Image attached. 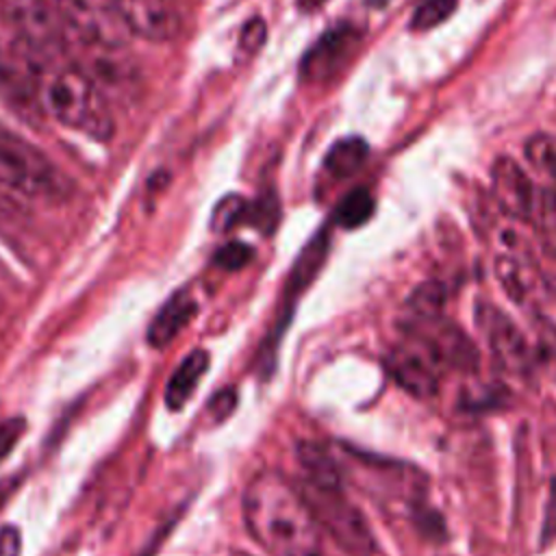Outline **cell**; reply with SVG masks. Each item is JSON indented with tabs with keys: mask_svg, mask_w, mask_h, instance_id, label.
Listing matches in <instances>:
<instances>
[{
	"mask_svg": "<svg viewBox=\"0 0 556 556\" xmlns=\"http://www.w3.org/2000/svg\"><path fill=\"white\" fill-rule=\"evenodd\" d=\"M0 17L35 70L67 59L65 35L46 0H0Z\"/></svg>",
	"mask_w": 556,
	"mask_h": 556,
	"instance_id": "5b68a950",
	"label": "cell"
},
{
	"mask_svg": "<svg viewBox=\"0 0 556 556\" xmlns=\"http://www.w3.org/2000/svg\"><path fill=\"white\" fill-rule=\"evenodd\" d=\"M24 430H26V421L22 417L0 421V463L13 452V447L22 439Z\"/></svg>",
	"mask_w": 556,
	"mask_h": 556,
	"instance_id": "7402d4cb",
	"label": "cell"
},
{
	"mask_svg": "<svg viewBox=\"0 0 556 556\" xmlns=\"http://www.w3.org/2000/svg\"><path fill=\"white\" fill-rule=\"evenodd\" d=\"M0 182L33 200H63L67 176L26 137L0 122Z\"/></svg>",
	"mask_w": 556,
	"mask_h": 556,
	"instance_id": "3957f363",
	"label": "cell"
},
{
	"mask_svg": "<svg viewBox=\"0 0 556 556\" xmlns=\"http://www.w3.org/2000/svg\"><path fill=\"white\" fill-rule=\"evenodd\" d=\"M211 356L206 350H193L185 361L174 369L167 387H165V404L169 410H180L189 397L193 395L198 382L206 374Z\"/></svg>",
	"mask_w": 556,
	"mask_h": 556,
	"instance_id": "5bb4252c",
	"label": "cell"
},
{
	"mask_svg": "<svg viewBox=\"0 0 556 556\" xmlns=\"http://www.w3.org/2000/svg\"><path fill=\"white\" fill-rule=\"evenodd\" d=\"M552 250H554V254H556V228H554V235H552Z\"/></svg>",
	"mask_w": 556,
	"mask_h": 556,
	"instance_id": "4dcf8cb0",
	"label": "cell"
},
{
	"mask_svg": "<svg viewBox=\"0 0 556 556\" xmlns=\"http://www.w3.org/2000/svg\"><path fill=\"white\" fill-rule=\"evenodd\" d=\"M20 215V204L13 195V191L0 182V226L15 222Z\"/></svg>",
	"mask_w": 556,
	"mask_h": 556,
	"instance_id": "4316f807",
	"label": "cell"
},
{
	"mask_svg": "<svg viewBox=\"0 0 556 556\" xmlns=\"http://www.w3.org/2000/svg\"><path fill=\"white\" fill-rule=\"evenodd\" d=\"M302 2V7H306V9H311V7H317L319 2H324V0H300Z\"/></svg>",
	"mask_w": 556,
	"mask_h": 556,
	"instance_id": "f1b7e54d",
	"label": "cell"
},
{
	"mask_svg": "<svg viewBox=\"0 0 556 556\" xmlns=\"http://www.w3.org/2000/svg\"><path fill=\"white\" fill-rule=\"evenodd\" d=\"M250 258H252V248L241 241H230V243L222 245L215 254V263L228 271L245 267L250 263Z\"/></svg>",
	"mask_w": 556,
	"mask_h": 556,
	"instance_id": "44dd1931",
	"label": "cell"
},
{
	"mask_svg": "<svg viewBox=\"0 0 556 556\" xmlns=\"http://www.w3.org/2000/svg\"><path fill=\"white\" fill-rule=\"evenodd\" d=\"M22 554V534L15 526L0 528V556H20Z\"/></svg>",
	"mask_w": 556,
	"mask_h": 556,
	"instance_id": "484cf974",
	"label": "cell"
},
{
	"mask_svg": "<svg viewBox=\"0 0 556 556\" xmlns=\"http://www.w3.org/2000/svg\"><path fill=\"white\" fill-rule=\"evenodd\" d=\"M37 96L43 111L61 126L93 141L115 132L111 109L87 70L65 61L37 70Z\"/></svg>",
	"mask_w": 556,
	"mask_h": 556,
	"instance_id": "7a4b0ae2",
	"label": "cell"
},
{
	"mask_svg": "<svg viewBox=\"0 0 556 556\" xmlns=\"http://www.w3.org/2000/svg\"><path fill=\"white\" fill-rule=\"evenodd\" d=\"M371 7H384L389 0H367Z\"/></svg>",
	"mask_w": 556,
	"mask_h": 556,
	"instance_id": "f546056e",
	"label": "cell"
},
{
	"mask_svg": "<svg viewBox=\"0 0 556 556\" xmlns=\"http://www.w3.org/2000/svg\"><path fill=\"white\" fill-rule=\"evenodd\" d=\"M265 41V22L263 20H250L241 33V48L252 54L261 43Z\"/></svg>",
	"mask_w": 556,
	"mask_h": 556,
	"instance_id": "cb8c5ba5",
	"label": "cell"
},
{
	"mask_svg": "<svg viewBox=\"0 0 556 556\" xmlns=\"http://www.w3.org/2000/svg\"><path fill=\"white\" fill-rule=\"evenodd\" d=\"M476 324L502 369L513 376H528L532 371L530 345L506 313L489 302H480L476 308Z\"/></svg>",
	"mask_w": 556,
	"mask_h": 556,
	"instance_id": "52a82bcc",
	"label": "cell"
},
{
	"mask_svg": "<svg viewBox=\"0 0 556 556\" xmlns=\"http://www.w3.org/2000/svg\"><path fill=\"white\" fill-rule=\"evenodd\" d=\"M243 519L252 539L269 556H324V530L306 497L274 469H263L248 482Z\"/></svg>",
	"mask_w": 556,
	"mask_h": 556,
	"instance_id": "6da1fadb",
	"label": "cell"
},
{
	"mask_svg": "<svg viewBox=\"0 0 556 556\" xmlns=\"http://www.w3.org/2000/svg\"><path fill=\"white\" fill-rule=\"evenodd\" d=\"M458 0H415L408 28L415 33H426L439 24H443L454 11Z\"/></svg>",
	"mask_w": 556,
	"mask_h": 556,
	"instance_id": "e0dca14e",
	"label": "cell"
},
{
	"mask_svg": "<svg viewBox=\"0 0 556 556\" xmlns=\"http://www.w3.org/2000/svg\"><path fill=\"white\" fill-rule=\"evenodd\" d=\"M556 539V480L549 484V497L545 504V517L541 526V543L547 545Z\"/></svg>",
	"mask_w": 556,
	"mask_h": 556,
	"instance_id": "603a6c76",
	"label": "cell"
},
{
	"mask_svg": "<svg viewBox=\"0 0 556 556\" xmlns=\"http://www.w3.org/2000/svg\"><path fill=\"white\" fill-rule=\"evenodd\" d=\"M526 159L536 172L556 178V139L547 135H534L526 143Z\"/></svg>",
	"mask_w": 556,
	"mask_h": 556,
	"instance_id": "ac0fdd59",
	"label": "cell"
},
{
	"mask_svg": "<svg viewBox=\"0 0 556 556\" xmlns=\"http://www.w3.org/2000/svg\"><path fill=\"white\" fill-rule=\"evenodd\" d=\"M491 187L500 208L517 219H528L534 208V189L526 172L510 159L497 156L491 167Z\"/></svg>",
	"mask_w": 556,
	"mask_h": 556,
	"instance_id": "8fae6325",
	"label": "cell"
},
{
	"mask_svg": "<svg viewBox=\"0 0 556 556\" xmlns=\"http://www.w3.org/2000/svg\"><path fill=\"white\" fill-rule=\"evenodd\" d=\"M374 195L365 187H356L337 204L334 222L341 228H358L374 215Z\"/></svg>",
	"mask_w": 556,
	"mask_h": 556,
	"instance_id": "2e32d148",
	"label": "cell"
},
{
	"mask_svg": "<svg viewBox=\"0 0 556 556\" xmlns=\"http://www.w3.org/2000/svg\"><path fill=\"white\" fill-rule=\"evenodd\" d=\"M248 206L241 198L237 195H230L226 200H222L217 206H215V213H213V228L215 230H230L232 226H237L241 222V217L245 215Z\"/></svg>",
	"mask_w": 556,
	"mask_h": 556,
	"instance_id": "d6986e66",
	"label": "cell"
},
{
	"mask_svg": "<svg viewBox=\"0 0 556 556\" xmlns=\"http://www.w3.org/2000/svg\"><path fill=\"white\" fill-rule=\"evenodd\" d=\"M361 41V33L352 24H337L326 30L304 54L300 72L306 83H326L334 78Z\"/></svg>",
	"mask_w": 556,
	"mask_h": 556,
	"instance_id": "9c48e42d",
	"label": "cell"
},
{
	"mask_svg": "<svg viewBox=\"0 0 556 556\" xmlns=\"http://www.w3.org/2000/svg\"><path fill=\"white\" fill-rule=\"evenodd\" d=\"M410 332L430 348L441 367L445 365L463 371L478 367V350L458 326L432 317L426 321H413Z\"/></svg>",
	"mask_w": 556,
	"mask_h": 556,
	"instance_id": "30bf717a",
	"label": "cell"
},
{
	"mask_svg": "<svg viewBox=\"0 0 556 556\" xmlns=\"http://www.w3.org/2000/svg\"><path fill=\"white\" fill-rule=\"evenodd\" d=\"M387 369L393 380L415 397H430L439 389L441 363L419 337L395 345L387 356Z\"/></svg>",
	"mask_w": 556,
	"mask_h": 556,
	"instance_id": "ba28073f",
	"label": "cell"
},
{
	"mask_svg": "<svg viewBox=\"0 0 556 556\" xmlns=\"http://www.w3.org/2000/svg\"><path fill=\"white\" fill-rule=\"evenodd\" d=\"M495 274L500 278V282L504 285V289L508 291V295L513 300H521L523 298V278L519 271V263L510 256H500L495 263Z\"/></svg>",
	"mask_w": 556,
	"mask_h": 556,
	"instance_id": "ffe728a7",
	"label": "cell"
},
{
	"mask_svg": "<svg viewBox=\"0 0 556 556\" xmlns=\"http://www.w3.org/2000/svg\"><path fill=\"white\" fill-rule=\"evenodd\" d=\"M198 313V302L189 291L174 293L154 315L148 328V343L152 348L167 345Z\"/></svg>",
	"mask_w": 556,
	"mask_h": 556,
	"instance_id": "4fadbf2b",
	"label": "cell"
},
{
	"mask_svg": "<svg viewBox=\"0 0 556 556\" xmlns=\"http://www.w3.org/2000/svg\"><path fill=\"white\" fill-rule=\"evenodd\" d=\"M302 495L306 497L317 523L330 539L350 556H371L376 541L363 513L343 493L341 480L313 482L304 480Z\"/></svg>",
	"mask_w": 556,
	"mask_h": 556,
	"instance_id": "277c9868",
	"label": "cell"
},
{
	"mask_svg": "<svg viewBox=\"0 0 556 556\" xmlns=\"http://www.w3.org/2000/svg\"><path fill=\"white\" fill-rule=\"evenodd\" d=\"M20 486V478H2L0 480V506L11 497V493Z\"/></svg>",
	"mask_w": 556,
	"mask_h": 556,
	"instance_id": "83f0119b",
	"label": "cell"
},
{
	"mask_svg": "<svg viewBox=\"0 0 556 556\" xmlns=\"http://www.w3.org/2000/svg\"><path fill=\"white\" fill-rule=\"evenodd\" d=\"M369 154V146L365 139L361 137H345L339 139L324 159V169L332 176V178H350L354 176L363 163L367 161Z\"/></svg>",
	"mask_w": 556,
	"mask_h": 556,
	"instance_id": "9a60e30c",
	"label": "cell"
},
{
	"mask_svg": "<svg viewBox=\"0 0 556 556\" xmlns=\"http://www.w3.org/2000/svg\"><path fill=\"white\" fill-rule=\"evenodd\" d=\"M0 85L11 98L28 102L37 96V70L0 17Z\"/></svg>",
	"mask_w": 556,
	"mask_h": 556,
	"instance_id": "7c38bea8",
	"label": "cell"
},
{
	"mask_svg": "<svg viewBox=\"0 0 556 556\" xmlns=\"http://www.w3.org/2000/svg\"><path fill=\"white\" fill-rule=\"evenodd\" d=\"M235 404H237V393H235L232 389H224V391H219V393L211 400L208 410H211L213 417L219 421V419H226V417L232 413Z\"/></svg>",
	"mask_w": 556,
	"mask_h": 556,
	"instance_id": "d4e9b609",
	"label": "cell"
},
{
	"mask_svg": "<svg viewBox=\"0 0 556 556\" xmlns=\"http://www.w3.org/2000/svg\"><path fill=\"white\" fill-rule=\"evenodd\" d=\"M54 13L67 48L80 46L87 54H113L124 46L126 33L100 0H46Z\"/></svg>",
	"mask_w": 556,
	"mask_h": 556,
	"instance_id": "8992f818",
	"label": "cell"
}]
</instances>
